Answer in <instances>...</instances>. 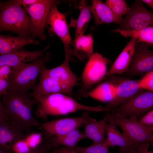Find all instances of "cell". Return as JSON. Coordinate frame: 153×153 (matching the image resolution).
Returning <instances> with one entry per match:
<instances>
[{"mask_svg": "<svg viewBox=\"0 0 153 153\" xmlns=\"http://www.w3.org/2000/svg\"><path fill=\"white\" fill-rule=\"evenodd\" d=\"M31 97L27 92H9L2 99L9 122L26 131L39 124L32 114V107L36 101Z\"/></svg>", "mask_w": 153, "mask_h": 153, "instance_id": "obj_1", "label": "cell"}, {"mask_svg": "<svg viewBox=\"0 0 153 153\" xmlns=\"http://www.w3.org/2000/svg\"><path fill=\"white\" fill-rule=\"evenodd\" d=\"M34 99L38 104L36 115L42 118H46L48 115L66 114L80 110L88 112L106 111L104 107L84 105L71 96L63 94H54Z\"/></svg>", "mask_w": 153, "mask_h": 153, "instance_id": "obj_2", "label": "cell"}, {"mask_svg": "<svg viewBox=\"0 0 153 153\" xmlns=\"http://www.w3.org/2000/svg\"><path fill=\"white\" fill-rule=\"evenodd\" d=\"M4 31L16 33L24 38L32 36L30 18L18 0L0 2V32Z\"/></svg>", "mask_w": 153, "mask_h": 153, "instance_id": "obj_3", "label": "cell"}, {"mask_svg": "<svg viewBox=\"0 0 153 153\" xmlns=\"http://www.w3.org/2000/svg\"><path fill=\"white\" fill-rule=\"evenodd\" d=\"M51 56L48 52L33 62L21 63L11 67L7 76L9 83L8 92H26L34 88L39 75Z\"/></svg>", "mask_w": 153, "mask_h": 153, "instance_id": "obj_4", "label": "cell"}, {"mask_svg": "<svg viewBox=\"0 0 153 153\" xmlns=\"http://www.w3.org/2000/svg\"><path fill=\"white\" fill-rule=\"evenodd\" d=\"M153 92L141 89L135 94L109 113L137 120L138 116L153 110Z\"/></svg>", "mask_w": 153, "mask_h": 153, "instance_id": "obj_5", "label": "cell"}, {"mask_svg": "<svg viewBox=\"0 0 153 153\" xmlns=\"http://www.w3.org/2000/svg\"><path fill=\"white\" fill-rule=\"evenodd\" d=\"M108 114V122L119 126L123 133L135 146L145 142L153 143L152 132L142 125L137 120L109 112Z\"/></svg>", "mask_w": 153, "mask_h": 153, "instance_id": "obj_6", "label": "cell"}, {"mask_svg": "<svg viewBox=\"0 0 153 153\" xmlns=\"http://www.w3.org/2000/svg\"><path fill=\"white\" fill-rule=\"evenodd\" d=\"M109 60L97 52L89 58L82 75V87L80 93L86 95L91 87L105 78Z\"/></svg>", "mask_w": 153, "mask_h": 153, "instance_id": "obj_7", "label": "cell"}, {"mask_svg": "<svg viewBox=\"0 0 153 153\" xmlns=\"http://www.w3.org/2000/svg\"><path fill=\"white\" fill-rule=\"evenodd\" d=\"M57 4L53 5L48 14L46 27L51 37L56 34L63 43L65 53H70L71 48L70 44L73 42L66 21L67 13L60 12L57 8Z\"/></svg>", "mask_w": 153, "mask_h": 153, "instance_id": "obj_8", "label": "cell"}, {"mask_svg": "<svg viewBox=\"0 0 153 153\" xmlns=\"http://www.w3.org/2000/svg\"><path fill=\"white\" fill-rule=\"evenodd\" d=\"M119 24V29L128 30L153 26V14L146 8L140 0H136Z\"/></svg>", "mask_w": 153, "mask_h": 153, "instance_id": "obj_9", "label": "cell"}, {"mask_svg": "<svg viewBox=\"0 0 153 153\" xmlns=\"http://www.w3.org/2000/svg\"><path fill=\"white\" fill-rule=\"evenodd\" d=\"M95 120L90 117L88 111H86L78 117L56 119L39 124V126L44 130L47 136H58L78 129L88 122Z\"/></svg>", "mask_w": 153, "mask_h": 153, "instance_id": "obj_10", "label": "cell"}, {"mask_svg": "<svg viewBox=\"0 0 153 153\" xmlns=\"http://www.w3.org/2000/svg\"><path fill=\"white\" fill-rule=\"evenodd\" d=\"M60 3L59 1L56 0H39L28 7L27 12L30 16L32 26L31 37H37L42 41L46 39L44 29L48 14L53 5Z\"/></svg>", "mask_w": 153, "mask_h": 153, "instance_id": "obj_11", "label": "cell"}, {"mask_svg": "<svg viewBox=\"0 0 153 153\" xmlns=\"http://www.w3.org/2000/svg\"><path fill=\"white\" fill-rule=\"evenodd\" d=\"M149 46L141 42H136L134 53L128 70L129 75H144L153 70V51Z\"/></svg>", "mask_w": 153, "mask_h": 153, "instance_id": "obj_12", "label": "cell"}, {"mask_svg": "<svg viewBox=\"0 0 153 153\" xmlns=\"http://www.w3.org/2000/svg\"><path fill=\"white\" fill-rule=\"evenodd\" d=\"M65 60L59 66L51 69L45 67L41 73L55 79L65 87L73 94V88L79 84V79L71 69L69 62L71 57L69 53L65 54Z\"/></svg>", "mask_w": 153, "mask_h": 153, "instance_id": "obj_13", "label": "cell"}, {"mask_svg": "<svg viewBox=\"0 0 153 153\" xmlns=\"http://www.w3.org/2000/svg\"><path fill=\"white\" fill-rule=\"evenodd\" d=\"M141 90L137 80L124 79L119 80L117 84L114 96L104 106L109 112L137 94Z\"/></svg>", "mask_w": 153, "mask_h": 153, "instance_id": "obj_14", "label": "cell"}, {"mask_svg": "<svg viewBox=\"0 0 153 153\" xmlns=\"http://www.w3.org/2000/svg\"><path fill=\"white\" fill-rule=\"evenodd\" d=\"M39 83L30 94L33 98L48 95L61 93L71 96L72 95L68 90L59 81L41 73Z\"/></svg>", "mask_w": 153, "mask_h": 153, "instance_id": "obj_15", "label": "cell"}, {"mask_svg": "<svg viewBox=\"0 0 153 153\" xmlns=\"http://www.w3.org/2000/svg\"><path fill=\"white\" fill-rule=\"evenodd\" d=\"M49 45L39 51H29L21 48L15 52L0 55V67L7 65L13 67L21 63L34 61L44 55Z\"/></svg>", "mask_w": 153, "mask_h": 153, "instance_id": "obj_16", "label": "cell"}, {"mask_svg": "<svg viewBox=\"0 0 153 153\" xmlns=\"http://www.w3.org/2000/svg\"><path fill=\"white\" fill-rule=\"evenodd\" d=\"M23 130L6 120H0V148L5 153H10L11 145L24 139Z\"/></svg>", "mask_w": 153, "mask_h": 153, "instance_id": "obj_17", "label": "cell"}, {"mask_svg": "<svg viewBox=\"0 0 153 153\" xmlns=\"http://www.w3.org/2000/svg\"><path fill=\"white\" fill-rule=\"evenodd\" d=\"M136 40L131 38L107 71L105 78L114 74L127 72L132 58L136 44Z\"/></svg>", "mask_w": 153, "mask_h": 153, "instance_id": "obj_18", "label": "cell"}, {"mask_svg": "<svg viewBox=\"0 0 153 153\" xmlns=\"http://www.w3.org/2000/svg\"><path fill=\"white\" fill-rule=\"evenodd\" d=\"M105 133L107 137L105 143L108 146H117L131 153H137L136 146L124 134L118 131L116 125L110 123L107 124Z\"/></svg>", "mask_w": 153, "mask_h": 153, "instance_id": "obj_19", "label": "cell"}, {"mask_svg": "<svg viewBox=\"0 0 153 153\" xmlns=\"http://www.w3.org/2000/svg\"><path fill=\"white\" fill-rule=\"evenodd\" d=\"M91 2L90 10L92 13L96 25L110 23L119 24L121 23L123 18L114 14L101 0H92Z\"/></svg>", "mask_w": 153, "mask_h": 153, "instance_id": "obj_20", "label": "cell"}, {"mask_svg": "<svg viewBox=\"0 0 153 153\" xmlns=\"http://www.w3.org/2000/svg\"><path fill=\"white\" fill-rule=\"evenodd\" d=\"M40 42L32 37L24 38L0 34V55L17 51L27 45H39Z\"/></svg>", "mask_w": 153, "mask_h": 153, "instance_id": "obj_21", "label": "cell"}, {"mask_svg": "<svg viewBox=\"0 0 153 153\" xmlns=\"http://www.w3.org/2000/svg\"><path fill=\"white\" fill-rule=\"evenodd\" d=\"M72 42L74 48H71L70 55L76 56L80 60L89 58L94 53V39L92 33L83 35L74 39Z\"/></svg>", "mask_w": 153, "mask_h": 153, "instance_id": "obj_22", "label": "cell"}, {"mask_svg": "<svg viewBox=\"0 0 153 153\" xmlns=\"http://www.w3.org/2000/svg\"><path fill=\"white\" fill-rule=\"evenodd\" d=\"M108 120V113L101 120L90 121L85 123L83 132L85 138L91 140L93 143L104 142L106 128Z\"/></svg>", "mask_w": 153, "mask_h": 153, "instance_id": "obj_23", "label": "cell"}, {"mask_svg": "<svg viewBox=\"0 0 153 153\" xmlns=\"http://www.w3.org/2000/svg\"><path fill=\"white\" fill-rule=\"evenodd\" d=\"M117 80L107 81L100 84L86 95L102 101L109 102L114 97Z\"/></svg>", "mask_w": 153, "mask_h": 153, "instance_id": "obj_24", "label": "cell"}, {"mask_svg": "<svg viewBox=\"0 0 153 153\" xmlns=\"http://www.w3.org/2000/svg\"><path fill=\"white\" fill-rule=\"evenodd\" d=\"M75 8L78 9L80 11L76 24L75 39L83 35L92 19V16L90 6L87 5V1L80 0L77 5H75Z\"/></svg>", "mask_w": 153, "mask_h": 153, "instance_id": "obj_25", "label": "cell"}, {"mask_svg": "<svg viewBox=\"0 0 153 153\" xmlns=\"http://www.w3.org/2000/svg\"><path fill=\"white\" fill-rule=\"evenodd\" d=\"M112 32H118L125 37H130L136 40V42L146 43L149 46L153 44V26L145 28L128 30H124L118 28L112 30Z\"/></svg>", "mask_w": 153, "mask_h": 153, "instance_id": "obj_26", "label": "cell"}, {"mask_svg": "<svg viewBox=\"0 0 153 153\" xmlns=\"http://www.w3.org/2000/svg\"><path fill=\"white\" fill-rule=\"evenodd\" d=\"M53 136L56 147L61 145L66 147L73 146L76 145L79 141L85 138L83 132L78 129L62 135Z\"/></svg>", "mask_w": 153, "mask_h": 153, "instance_id": "obj_27", "label": "cell"}, {"mask_svg": "<svg viewBox=\"0 0 153 153\" xmlns=\"http://www.w3.org/2000/svg\"><path fill=\"white\" fill-rule=\"evenodd\" d=\"M68 149L78 153H109V147L105 142L93 143L86 147H80L75 145L72 147H66Z\"/></svg>", "mask_w": 153, "mask_h": 153, "instance_id": "obj_28", "label": "cell"}, {"mask_svg": "<svg viewBox=\"0 0 153 153\" xmlns=\"http://www.w3.org/2000/svg\"><path fill=\"white\" fill-rule=\"evenodd\" d=\"M105 3L114 14L120 17L126 14L130 8L124 0H107Z\"/></svg>", "mask_w": 153, "mask_h": 153, "instance_id": "obj_29", "label": "cell"}, {"mask_svg": "<svg viewBox=\"0 0 153 153\" xmlns=\"http://www.w3.org/2000/svg\"><path fill=\"white\" fill-rule=\"evenodd\" d=\"M54 141L53 136H46L38 146L27 153H48L56 147Z\"/></svg>", "mask_w": 153, "mask_h": 153, "instance_id": "obj_30", "label": "cell"}, {"mask_svg": "<svg viewBox=\"0 0 153 153\" xmlns=\"http://www.w3.org/2000/svg\"><path fill=\"white\" fill-rule=\"evenodd\" d=\"M137 81L140 89L153 91V71L146 73Z\"/></svg>", "mask_w": 153, "mask_h": 153, "instance_id": "obj_31", "label": "cell"}, {"mask_svg": "<svg viewBox=\"0 0 153 153\" xmlns=\"http://www.w3.org/2000/svg\"><path fill=\"white\" fill-rule=\"evenodd\" d=\"M42 134L40 133H32L26 135L24 139L31 149L35 148L41 142Z\"/></svg>", "mask_w": 153, "mask_h": 153, "instance_id": "obj_32", "label": "cell"}, {"mask_svg": "<svg viewBox=\"0 0 153 153\" xmlns=\"http://www.w3.org/2000/svg\"><path fill=\"white\" fill-rule=\"evenodd\" d=\"M31 149L24 139L17 141L11 145L10 153H27Z\"/></svg>", "mask_w": 153, "mask_h": 153, "instance_id": "obj_33", "label": "cell"}, {"mask_svg": "<svg viewBox=\"0 0 153 153\" xmlns=\"http://www.w3.org/2000/svg\"><path fill=\"white\" fill-rule=\"evenodd\" d=\"M143 126L151 132L153 131V110H152L142 116L138 121Z\"/></svg>", "mask_w": 153, "mask_h": 153, "instance_id": "obj_34", "label": "cell"}, {"mask_svg": "<svg viewBox=\"0 0 153 153\" xmlns=\"http://www.w3.org/2000/svg\"><path fill=\"white\" fill-rule=\"evenodd\" d=\"M9 86L7 77L0 78V97L7 94Z\"/></svg>", "mask_w": 153, "mask_h": 153, "instance_id": "obj_35", "label": "cell"}, {"mask_svg": "<svg viewBox=\"0 0 153 153\" xmlns=\"http://www.w3.org/2000/svg\"><path fill=\"white\" fill-rule=\"evenodd\" d=\"M150 143L145 142L136 145L137 153H153L152 151H149L148 148Z\"/></svg>", "mask_w": 153, "mask_h": 153, "instance_id": "obj_36", "label": "cell"}, {"mask_svg": "<svg viewBox=\"0 0 153 153\" xmlns=\"http://www.w3.org/2000/svg\"><path fill=\"white\" fill-rule=\"evenodd\" d=\"M52 149L51 153H78L69 150L66 147H59L58 146Z\"/></svg>", "mask_w": 153, "mask_h": 153, "instance_id": "obj_37", "label": "cell"}, {"mask_svg": "<svg viewBox=\"0 0 153 153\" xmlns=\"http://www.w3.org/2000/svg\"><path fill=\"white\" fill-rule=\"evenodd\" d=\"M11 67L7 65L0 67V78H7L9 73Z\"/></svg>", "mask_w": 153, "mask_h": 153, "instance_id": "obj_38", "label": "cell"}, {"mask_svg": "<svg viewBox=\"0 0 153 153\" xmlns=\"http://www.w3.org/2000/svg\"><path fill=\"white\" fill-rule=\"evenodd\" d=\"M39 0H18V2L24 7L26 12L28 7L38 3Z\"/></svg>", "mask_w": 153, "mask_h": 153, "instance_id": "obj_39", "label": "cell"}, {"mask_svg": "<svg viewBox=\"0 0 153 153\" xmlns=\"http://www.w3.org/2000/svg\"><path fill=\"white\" fill-rule=\"evenodd\" d=\"M7 115L4 105L0 99V120H7Z\"/></svg>", "mask_w": 153, "mask_h": 153, "instance_id": "obj_40", "label": "cell"}, {"mask_svg": "<svg viewBox=\"0 0 153 153\" xmlns=\"http://www.w3.org/2000/svg\"><path fill=\"white\" fill-rule=\"evenodd\" d=\"M143 2L146 4L148 5L152 9H153V0H142Z\"/></svg>", "mask_w": 153, "mask_h": 153, "instance_id": "obj_41", "label": "cell"}, {"mask_svg": "<svg viewBox=\"0 0 153 153\" xmlns=\"http://www.w3.org/2000/svg\"><path fill=\"white\" fill-rule=\"evenodd\" d=\"M118 153H131L127 150L124 148H119Z\"/></svg>", "mask_w": 153, "mask_h": 153, "instance_id": "obj_42", "label": "cell"}, {"mask_svg": "<svg viewBox=\"0 0 153 153\" xmlns=\"http://www.w3.org/2000/svg\"><path fill=\"white\" fill-rule=\"evenodd\" d=\"M0 153H5L4 151L0 148Z\"/></svg>", "mask_w": 153, "mask_h": 153, "instance_id": "obj_43", "label": "cell"}, {"mask_svg": "<svg viewBox=\"0 0 153 153\" xmlns=\"http://www.w3.org/2000/svg\"><path fill=\"white\" fill-rule=\"evenodd\" d=\"M0 2H1L0 1Z\"/></svg>", "mask_w": 153, "mask_h": 153, "instance_id": "obj_44", "label": "cell"}]
</instances>
